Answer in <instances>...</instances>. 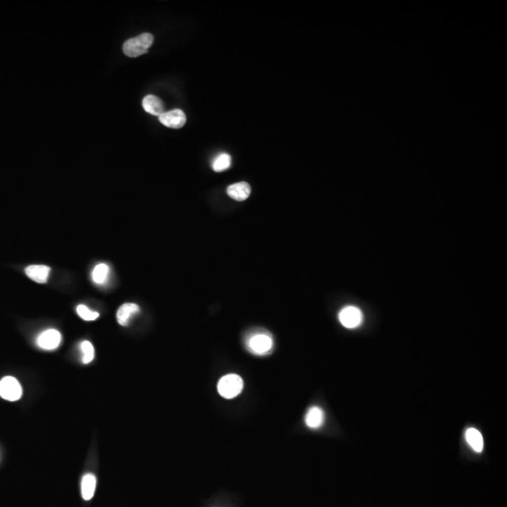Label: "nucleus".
Returning a JSON list of instances; mask_svg holds the SVG:
<instances>
[{"label":"nucleus","mask_w":507,"mask_h":507,"mask_svg":"<svg viewBox=\"0 0 507 507\" xmlns=\"http://www.w3.org/2000/svg\"><path fill=\"white\" fill-rule=\"evenodd\" d=\"M109 274V267L105 263L98 264L92 272V280L97 285H104L107 282Z\"/></svg>","instance_id":"15"},{"label":"nucleus","mask_w":507,"mask_h":507,"mask_svg":"<svg viewBox=\"0 0 507 507\" xmlns=\"http://www.w3.org/2000/svg\"><path fill=\"white\" fill-rule=\"evenodd\" d=\"M81 351H82V362L84 364H89L94 359V347L92 344L88 341H84L81 343Z\"/></svg>","instance_id":"17"},{"label":"nucleus","mask_w":507,"mask_h":507,"mask_svg":"<svg viewBox=\"0 0 507 507\" xmlns=\"http://www.w3.org/2000/svg\"><path fill=\"white\" fill-rule=\"evenodd\" d=\"M324 423V412L321 408L314 406L307 411L306 415V424L312 429H318L322 427Z\"/></svg>","instance_id":"12"},{"label":"nucleus","mask_w":507,"mask_h":507,"mask_svg":"<svg viewBox=\"0 0 507 507\" xmlns=\"http://www.w3.org/2000/svg\"><path fill=\"white\" fill-rule=\"evenodd\" d=\"M140 312V308L135 303H124L117 312V321L121 326L129 325L131 320Z\"/></svg>","instance_id":"8"},{"label":"nucleus","mask_w":507,"mask_h":507,"mask_svg":"<svg viewBox=\"0 0 507 507\" xmlns=\"http://www.w3.org/2000/svg\"><path fill=\"white\" fill-rule=\"evenodd\" d=\"M248 349L257 355L268 354L273 348L274 341L271 334L268 333H254L247 338Z\"/></svg>","instance_id":"3"},{"label":"nucleus","mask_w":507,"mask_h":507,"mask_svg":"<svg viewBox=\"0 0 507 507\" xmlns=\"http://www.w3.org/2000/svg\"><path fill=\"white\" fill-rule=\"evenodd\" d=\"M251 194V187L247 182L234 183L227 188V194L237 201H243Z\"/></svg>","instance_id":"11"},{"label":"nucleus","mask_w":507,"mask_h":507,"mask_svg":"<svg viewBox=\"0 0 507 507\" xmlns=\"http://www.w3.org/2000/svg\"><path fill=\"white\" fill-rule=\"evenodd\" d=\"M341 324L347 329L359 327L364 321V316L358 307L348 306L344 307L338 315Z\"/></svg>","instance_id":"5"},{"label":"nucleus","mask_w":507,"mask_h":507,"mask_svg":"<svg viewBox=\"0 0 507 507\" xmlns=\"http://www.w3.org/2000/svg\"><path fill=\"white\" fill-rule=\"evenodd\" d=\"M76 312H77L78 316L80 317L81 319H83L84 321H95L97 318H99V313L98 312L91 311L88 307L84 306V305L78 306L77 308H76Z\"/></svg>","instance_id":"18"},{"label":"nucleus","mask_w":507,"mask_h":507,"mask_svg":"<svg viewBox=\"0 0 507 507\" xmlns=\"http://www.w3.org/2000/svg\"><path fill=\"white\" fill-rule=\"evenodd\" d=\"M161 123L168 128L180 129L186 123V115L180 109H174L168 112H164L159 116Z\"/></svg>","instance_id":"6"},{"label":"nucleus","mask_w":507,"mask_h":507,"mask_svg":"<svg viewBox=\"0 0 507 507\" xmlns=\"http://www.w3.org/2000/svg\"><path fill=\"white\" fill-rule=\"evenodd\" d=\"M61 342V334L55 329H49L38 336V346L45 350H53L60 346Z\"/></svg>","instance_id":"7"},{"label":"nucleus","mask_w":507,"mask_h":507,"mask_svg":"<svg viewBox=\"0 0 507 507\" xmlns=\"http://www.w3.org/2000/svg\"><path fill=\"white\" fill-rule=\"evenodd\" d=\"M243 389V380L237 374H228L221 378L217 390L221 396L231 399L238 396Z\"/></svg>","instance_id":"2"},{"label":"nucleus","mask_w":507,"mask_h":507,"mask_svg":"<svg viewBox=\"0 0 507 507\" xmlns=\"http://www.w3.org/2000/svg\"><path fill=\"white\" fill-rule=\"evenodd\" d=\"M142 107L147 113L153 116H161L164 113L165 106L164 103L158 97L154 95H147L142 102Z\"/></svg>","instance_id":"10"},{"label":"nucleus","mask_w":507,"mask_h":507,"mask_svg":"<svg viewBox=\"0 0 507 507\" xmlns=\"http://www.w3.org/2000/svg\"><path fill=\"white\" fill-rule=\"evenodd\" d=\"M51 272V268L45 265H31L26 268L27 276L39 284H45Z\"/></svg>","instance_id":"9"},{"label":"nucleus","mask_w":507,"mask_h":507,"mask_svg":"<svg viewBox=\"0 0 507 507\" xmlns=\"http://www.w3.org/2000/svg\"><path fill=\"white\" fill-rule=\"evenodd\" d=\"M154 36L150 33H143L126 40L123 44V52L129 58H137L147 53L148 48L154 42Z\"/></svg>","instance_id":"1"},{"label":"nucleus","mask_w":507,"mask_h":507,"mask_svg":"<svg viewBox=\"0 0 507 507\" xmlns=\"http://www.w3.org/2000/svg\"><path fill=\"white\" fill-rule=\"evenodd\" d=\"M231 166V157L227 154H221L213 162V168L215 172H222Z\"/></svg>","instance_id":"16"},{"label":"nucleus","mask_w":507,"mask_h":507,"mask_svg":"<svg viewBox=\"0 0 507 507\" xmlns=\"http://www.w3.org/2000/svg\"><path fill=\"white\" fill-rule=\"evenodd\" d=\"M96 476L92 474H85L81 482V493L85 500L92 499L96 489Z\"/></svg>","instance_id":"13"},{"label":"nucleus","mask_w":507,"mask_h":507,"mask_svg":"<svg viewBox=\"0 0 507 507\" xmlns=\"http://www.w3.org/2000/svg\"><path fill=\"white\" fill-rule=\"evenodd\" d=\"M465 438L470 447L476 453H481L484 448V439L482 434L474 427L468 428L465 432Z\"/></svg>","instance_id":"14"},{"label":"nucleus","mask_w":507,"mask_h":507,"mask_svg":"<svg viewBox=\"0 0 507 507\" xmlns=\"http://www.w3.org/2000/svg\"><path fill=\"white\" fill-rule=\"evenodd\" d=\"M23 394L20 382L14 377L8 376L0 380V396L8 401L19 400Z\"/></svg>","instance_id":"4"}]
</instances>
